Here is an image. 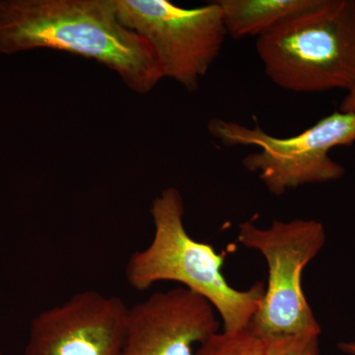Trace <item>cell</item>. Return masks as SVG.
<instances>
[{
    "label": "cell",
    "mask_w": 355,
    "mask_h": 355,
    "mask_svg": "<svg viewBox=\"0 0 355 355\" xmlns=\"http://www.w3.org/2000/svg\"><path fill=\"white\" fill-rule=\"evenodd\" d=\"M150 214L153 240L128 261L130 286L146 291L158 282H178L214 306L221 317L222 330L248 328L265 294V284L257 282L246 291L228 284L222 272L224 257L211 245L193 239L184 227V198L175 187L154 198Z\"/></svg>",
    "instance_id": "obj_2"
},
{
    "label": "cell",
    "mask_w": 355,
    "mask_h": 355,
    "mask_svg": "<svg viewBox=\"0 0 355 355\" xmlns=\"http://www.w3.org/2000/svg\"><path fill=\"white\" fill-rule=\"evenodd\" d=\"M237 240L258 251L268 268V287L249 329L261 338L317 334L321 326L302 287L303 270L326 244V229L314 219L275 220L268 228L246 221Z\"/></svg>",
    "instance_id": "obj_5"
},
{
    "label": "cell",
    "mask_w": 355,
    "mask_h": 355,
    "mask_svg": "<svg viewBox=\"0 0 355 355\" xmlns=\"http://www.w3.org/2000/svg\"><path fill=\"white\" fill-rule=\"evenodd\" d=\"M0 355H3V354H2V352H0Z\"/></svg>",
    "instance_id": "obj_14"
},
{
    "label": "cell",
    "mask_w": 355,
    "mask_h": 355,
    "mask_svg": "<svg viewBox=\"0 0 355 355\" xmlns=\"http://www.w3.org/2000/svg\"><path fill=\"white\" fill-rule=\"evenodd\" d=\"M121 24L153 49L163 78L196 92L228 37L216 1L184 8L169 0H114Z\"/></svg>",
    "instance_id": "obj_6"
},
{
    "label": "cell",
    "mask_w": 355,
    "mask_h": 355,
    "mask_svg": "<svg viewBox=\"0 0 355 355\" xmlns=\"http://www.w3.org/2000/svg\"><path fill=\"white\" fill-rule=\"evenodd\" d=\"M338 111L342 113L355 114V85L347 91V96L340 103Z\"/></svg>",
    "instance_id": "obj_12"
},
{
    "label": "cell",
    "mask_w": 355,
    "mask_h": 355,
    "mask_svg": "<svg viewBox=\"0 0 355 355\" xmlns=\"http://www.w3.org/2000/svg\"><path fill=\"white\" fill-rule=\"evenodd\" d=\"M224 26L233 39L259 37L313 6L315 0H217Z\"/></svg>",
    "instance_id": "obj_9"
},
{
    "label": "cell",
    "mask_w": 355,
    "mask_h": 355,
    "mask_svg": "<svg viewBox=\"0 0 355 355\" xmlns=\"http://www.w3.org/2000/svg\"><path fill=\"white\" fill-rule=\"evenodd\" d=\"M338 349L347 355H355V340L338 343Z\"/></svg>",
    "instance_id": "obj_13"
},
{
    "label": "cell",
    "mask_w": 355,
    "mask_h": 355,
    "mask_svg": "<svg viewBox=\"0 0 355 355\" xmlns=\"http://www.w3.org/2000/svg\"><path fill=\"white\" fill-rule=\"evenodd\" d=\"M266 76L294 93L355 85V0H315L256 40Z\"/></svg>",
    "instance_id": "obj_3"
},
{
    "label": "cell",
    "mask_w": 355,
    "mask_h": 355,
    "mask_svg": "<svg viewBox=\"0 0 355 355\" xmlns=\"http://www.w3.org/2000/svg\"><path fill=\"white\" fill-rule=\"evenodd\" d=\"M320 335L301 334L263 338V355H320Z\"/></svg>",
    "instance_id": "obj_11"
},
{
    "label": "cell",
    "mask_w": 355,
    "mask_h": 355,
    "mask_svg": "<svg viewBox=\"0 0 355 355\" xmlns=\"http://www.w3.org/2000/svg\"><path fill=\"white\" fill-rule=\"evenodd\" d=\"M217 312L186 287L156 292L128 307L121 355H196L219 331Z\"/></svg>",
    "instance_id": "obj_8"
},
{
    "label": "cell",
    "mask_w": 355,
    "mask_h": 355,
    "mask_svg": "<svg viewBox=\"0 0 355 355\" xmlns=\"http://www.w3.org/2000/svg\"><path fill=\"white\" fill-rule=\"evenodd\" d=\"M207 130L224 146L257 147L258 151L243 159V166L280 197L305 184L342 179L345 168L329 153L355 144V114L335 112L291 137H273L258 123L250 128L219 118L212 119Z\"/></svg>",
    "instance_id": "obj_4"
},
{
    "label": "cell",
    "mask_w": 355,
    "mask_h": 355,
    "mask_svg": "<svg viewBox=\"0 0 355 355\" xmlns=\"http://www.w3.org/2000/svg\"><path fill=\"white\" fill-rule=\"evenodd\" d=\"M263 338L248 327L235 331H217L198 347L196 355H263Z\"/></svg>",
    "instance_id": "obj_10"
},
{
    "label": "cell",
    "mask_w": 355,
    "mask_h": 355,
    "mask_svg": "<svg viewBox=\"0 0 355 355\" xmlns=\"http://www.w3.org/2000/svg\"><path fill=\"white\" fill-rule=\"evenodd\" d=\"M128 307L119 296L78 292L32 320L24 355H121Z\"/></svg>",
    "instance_id": "obj_7"
},
{
    "label": "cell",
    "mask_w": 355,
    "mask_h": 355,
    "mask_svg": "<svg viewBox=\"0 0 355 355\" xmlns=\"http://www.w3.org/2000/svg\"><path fill=\"white\" fill-rule=\"evenodd\" d=\"M50 49L95 60L137 94L163 77L146 40L121 24L114 0H2L0 53Z\"/></svg>",
    "instance_id": "obj_1"
}]
</instances>
